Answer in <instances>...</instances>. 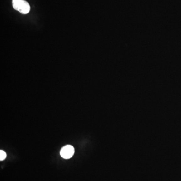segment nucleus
Here are the masks:
<instances>
[{"label":"nucleus","instance_id":"obj_1","mask_svg":"<svg viewBox=\"0 0 181 181\" xmlns=\"http://www.w3.org/2000/svg\"><path fill=\"white\" fill-rule=\"evenodd\" d=\"M13 8L23 14H28L30 10V7L25 0H12Z\"/></svg>","mask_w":181,"mask_h":181},{"label":"nucleus","instance_id":"obj_3","mask_svg":"<svg viewBox=\"0 0 181 181\" xmlns=\"http://www.w3.org/2000/svg\"><path fill=\"white\" fill-rule=\"evenodd\" d=\"M6 153L4 151L1 150L0 151V161H2L5 159L6 157Z\"/></svg>","mask_w":181,"mask_h":181},{"label":"nucleus","instance_id":"obj_2","mask_svg":"<svg viewBox=\"0 0 181 181\" xmlns=\"http://www.w3.org/2000/svg\"><path fill=\"white\" fill-rule=\"evenodd\" d=\"M75 148L71 145H67L62 147L60 152V155L62 158L69 159L74 156Z\"/></svg>","mask_w":181,"mask_h":181}]
</instances>
